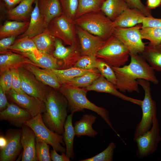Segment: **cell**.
Wrapping results in <instances>:
<instances>
[{"mask_svg": "<svg viewBox=\"0 0 161 161\" xmlns=\"http://www.w3.org/2000/svg\"><path fill=\"white\" fill-rule=\"evenodd\" d=\"M131 61L122 67L111 66L116 78V87L120 92H140L137 80L143 79L154 84L159 83L154 69L147 62L141 54L130 53Z\"/></svg>", "mask_w": 161, "mask_h": 161, "instance_id": "1", "label": "cell"}, {"mask_svg": "<svg viewBox=\"0 0 161 161\" xmlns=\"http://www.w3.org/2000/svg\"><path fill=\"white\" fill-rule=\"evenodd\" d=\"M45 104V111L42 114L44 123L52 131L63 134L68 116V103L66 98L58 90L51 87Z\"/></svg>", "mask_w": 161, "mask_h": 161, "instance_id": "2", "label": "cell"}, {"mask_svg": "<svg viewBox=\"0 0 161 161\" xmlns=\"http://www.w3.org/2000/svg\"><path fill=\"white\" fill-rule=\"evenodd\" d=\"M66 98L68 108L71 113L85 111V109L93 111L100 115L118 137L119 134L114 128L109 118V111L91 102L86 97L85 88H77L62 84L58 90Z\"/></svg>", "mask_w": 161, "mask_h": 161, "instance_id": "3", "label": "cell"}, {"mask_svg": "<svg viewBox=\"0 0 161 161\" xmlns=\"http://www.w3.org/2000/svg\"><path fill=\"white\" fill-rule=\"evenodd\" d=\"M75 24L104 40L113 35L114 21L101 10L88 13L75 19Z\"/></svg>", "mask_w": 161, "mask_h": 161, "instance_id": "4", "label": "cell"}, {"mask_svg": "<svg viewBox=\"0 0 161 161\" xmlns=\"http://www.w3.org/2000/svg\"><path fill=\"white\" fill-rule=\"evenodd\" d=\"M129 57V50L113 35L105 41L96 55L97 59L115 67L125 65Z\"/></svg>", "mask_w": 161, "mask_h": 161, "instance_id": "5", "label": "cell"}, {"mask_svg": "<svg viewBox=\"0 0 161 161\" xmlns=\"http://www.w3.org/2000/svg\"><path fill=\"white\" fill-rule=\"evenodd\" d=\"M137 81L138 84L143 89L145 95L140 106L142 111V117L136 128L134 140L151 129L157 113L156 103L152 97L149 81L141 79H137Z\"/></svg>", "mask_w": 161, "mask_h": 161, "instance_id": "6", "label": "cell"}, {"mask_svg": "<svg viewBox=\"0 0 161 161\" xmlns=\"http://www.w3.org/2000/svg\"><path fill=\"white\" fill-rule=\"evenodd\" d=\"M30 127L36 135V140L44 141L52 146L57 152L65 153V144L62 135L51 130L44 123L42 114H39L27 121L24 124Z\"/></svg>", "mask_w": 161, "mask_h": 161, "instance_id": "7", "label": "cell"}, {"mask_svg": "<svg viewBox=\"0 0 161 161\" xmlns=\"http://www.w3.org/2000/svg\"><path fill=\"white\" fill-rule=\"evenodd\" d=\"M75 25L74 20L62 14L52 19L47 28L55 37L71 46L77 43Z\"/></svg>", "mask_w": 161, "mask_h": 161, "instance_id": "8", "label": "cell"}, {"mask_svg": "<svg viewBox=\"0 0 161 161\" xmlns=\"http://www.w3.org/2000/svg\"><path fill=\"white\" fill-rule=\"evenodd\" d=\"M142 27V24L128 28L116 27L114 28L113 35L123 44L130 53L141 54L145 46L140 33Z\"/></svg>", "mask_w": 161, "mask_h": 161, "instance_id": "9", "label": "cell"}, {"mask_svg": "<svg viewBox=\"0 0 161 161\" xmlns=\"http://www.w3.org/2000/svg\"><path fill=\"white\" fill-rule=\"evenodd\" d=\"M134 141L137 144L136 155L139 159L146 157L156 151L161 141L159 125L157 116L154 118L151 129Z\"/></svg>", "mask_w": 161, "mask_h": 161, "instance_id": "10", "label": "cell"}, {"mask_svg": "<svg viewBox=\"0 0 161 161\" xmlns=\"http://www.w3.org/2000/svg\"><path fill=\"white\" fill-rule=\"evenodd\" d=\"M21 88L27 95L45 103L51 88L38 80L30 72L23 67L18 69Z\"/></svg>", "mask_w": 161, "mask_h": 161, "instance_id": "11", "label": "cell"}, {"mask_svg": "<svg viewBox=\"0 0 161 161\" xmlns=\"http://www.w3.org/2000/svg\"><path fill=\"white\" fill-rule=\"evenodd\" d=\"M52 55L58 61L59 69L73 67L81 55L80 44L77 43L68 47H65L61 40L56 38Z\"/></svg>", "mask_w": 161, "mask_h": 161, "instance_id": "12", "label": "cell"}, {"mask_svg": "<svg viewBox=\"0 0 161 161\" xmlns=\"http://www.w3.org/2000/svg\"><path fill=\"white\" fill-rule=\"evenodd\" d=\"M8 100L29 112L34 117L45 111V103L25 93H19L11 89L6 93Z\"/></svg>", "mask_w": 161, "mask_h": 161, "instance_id": "13", "label": "cell"}, {"mask_svg": "<svg viewBox=\"0 0 161 161\" xmlns=\"http://www.w3.org/2000/svg\"><path fill=\"white\" fill-rule=\"evenodd\" d=\"M21 129H10L6 133L7 143L5 147L0 150V161L15 160L23 149L21 142Z\"/></svg>", "mask_w": 161, "mask_h": 161, "instance_id": "14", "label": "cell"}, {"mask_svg": "<svg viewBox=\"0 0 161 161\" xmlns=\"http://www.w3.org/2000/svg\"><path fill=\"white\" fill-rule=\"evenodd\" d=\"M76 28L81 55L96 57V54L103 45L104 40L94 35L77 26Z\"/></svg>", "mask_w": 161, "mask_h": 161, "instance_id": "15", "label": "cell"}, {"mask_svg": "<svg viewBox=\"0 0 161 161\" xmlns=\"http://www.w3.org/2000/svg\"><path fill=\"white\" fill-rule=\"evenodd\" d=\"M33 117L27 110L12 102L0 112L1 120H6L11 125L19 128Z\"/></svg>", "mask_w": 161, "mask_h": 161, "instance_id": "16", "label": "cell"}, {"mask_svg": "<svg viewBox=\"0 0 161 161\" xmlns=\"http://www.w3.org/2000/svg\"><path fill=\"white\" fill-rule=\"evenodd\" d=\"M87 91H94L97 92L108 93L123 100L140 106L142 100L133 98L124 95L119 91L116 86L108 81L101 75L90 86L85 88Z\"/></svg>", "mask_w": 161, "mask_h": 161, "instance_id": "17", "label": "cell"}, {"mask_svg": "<svg viewBox=\"0 0 161 161\" xmlns=\"http://www.w3.org/2000/svg\"><path fill=\"white\" fill-rule=\"evenodd\" d=\"M21 142L23 152L22 161H37L36 153V135L28 126L23 125L21 127Z\"/></svg>", "mask_w": 161, "mask_h": 161, "instance_id": "18", "label": "cell"}, {"mask_svg": "<svg viewBox=\"0 0 161 161\" xmlns=\"http://www.w3.org/2000/svg\"><path fill=\"white\" fill-rule=\"evenodd\" d=\"M28 64L37 66L29 58L20 54L9 51L0 54V73L8 70L18 69Z\"/></svg>", "mask_w": 161, "mask_h": 161, "instance_id": "19", "label": "cell"}, {"mask_svg": "<svg viewBox=\"0 0 161 161\" xmlns=\"http://www.w3.org/2000/svg\"><path fill=\"white\" fill-rule=\"evenodd\" d=\"M35 6L32 12L29 26L26 31L18 38L27 36L32 38L47 29L44 17L41 14L38 6V0L34 2Z\"/></svg>", "mask_w": 161, "mask_h": 161, "instance_id": "20", "label": "cell"}, {"mask_svg": "<svg viewBox=\"0 0 161 161\" xmlns=\"http://www.w3.org/2000/svg\"><path fill=\"white\" fill-rule=\"evenodd\" d=\"M145 16L139 10L128 7L113 21L115 27H130L142 24Z\"/></svg>", "mask_w": 161, "mask_h": 161, "instance_id": "21", "label": "cell"}, {"mask_svg": "<svg viewBox=\"0 0 161 161\" xmlns=\"http://www.w3.org/2000/svg\"><path fill=\"white\" fill-rule=\"evenodd\" d=\"M18 54L27 57L37 66L41 68L49 69H59L58 60L52 54L42 52L38 49Z\"/></svg>", "mask_w": 161, "mask_h": 161, "instance_id": "22", "label": "cell"}, {"mask_svg": "<svg viewBox=\"0 0 161 161\" xmlns=\"http://www.w3.org/2000/svg\"><path fill=\"white\" fill-rule=\"evenodd\" d=\"M23 67L45 85L57 90L60 87L61 84L55 75L50 69L41 68L38 66L31 64H27Z\"/></svg>", "mask_w": 161, "mask_h": 161, "instance_id": "23", "label": "cell"}, {"mask_svg": "<svg viewBox=\"0 0 161 161\" xmlns=\"http://www.w3.org/2000/svg\"><path fill=\"white\" fill-rule=\"evenodd\" d=\"M35 0H22L15 7L7 10V17L10 20L30 21L33 10L32 5Z\"/></svg>", "mask_w": 161, "mask_h": 161, "instance_id": "24", "label": "cell"}, {"mask_svg": "<svg viewBox=\"0 0 161 161\" xmlns=\"http://www.w3.org/2000/svg\"><path fill=\"white\" fill-rule=\"evenodd\" d=\"M97 118L96 116L92 114H83L79 120L74 124L75 136L78 137L84 135L92 137H95L98 134V132L93 129L92 125Z\"/></svg>", "mask_w": 161, "mask_h": 161, "instance_id": "25", "label": "cell"}, {"mask_svg": "<svg viewBox=\"0 0 161 161\" xmlns=\"http://www.w3.org/2000/svg\"><path fill=\"white\" fill-rule=\"evenodd\" d=\"M38 6L46 24L63 14L59 0H38Z\"/></svg>", "mask_w": 161, "mask_h": 161, "instance_id": "26", "label": "cell"}, {"mask_svg": "<svg viewBox=\"0 0 161 161\" xmlns=\"http://www.w3.org/2000/svg\"><path fill=\"white\" fill-rule=\"evenodd\" d=\"M30 21H7L0 27V39L4 38L17 37L24 33L29 26Z\"/></svg>", "mask_w": 161, "mask_h": 161, "instance_id": "27", "label": "cell"}, {"mask_svg": "<svg viewBox=\"0 0 161 161\" xmlns=\"http://www.w3.org/2000/svg\"><path fill=\"white\" fill-rule=\"evenodd\" d=\"M37 49L40 52L52 55L56 38L47 29L31 38Z\"/></svg>", "mask_w": 161, "mask_h": 161, "instance_id": "28", "label": "cell"}, {"mask_svg": "<svg viewBox=\"0 0 161 161\" xmlns=\"http://www.w3.org/2000/svg\"><path fill=\"white\" fill-rule=\"evenodd\" d=\"M73 113L67 116L64 125L63 139L66 146L65 154L66 156L71 159L75 156L74 151V140L75 135L74 128L72 124Z\"/></svg>", "mask_w": 161, "mask_h": 161, "instance_id": "29", "label": "cell"}, {"mask_svg": "<svg viewBox=\"0 0 161 161\" xmlns=\"http://www.w3.org/2000/svg\"><path fill=\"white\" fill-rule=\"evenodd\" d=\"M128 7L123 0H105L103 3L100 10L114 21Z\"/></svg>", "mask_w": 161, "mask_h": 161, "instance_id": "30", "label": "cell"}, {"mask_svg": "<svg viewBox=\"0 0 161 161\" xmlns=\"http://www.w3.org/2000/svg\"><path fill=\"white\" fill-rule=\"evenodd\" d=\"M142 55L156 71L161 72V45L149 43L145 46Z\"/></svg>", "mask_w": 161, "mask_h": 161, "instance_id": "31", "label": "cell"}, {"mask_svg": "<svg viewBox=\"0 0 161 161\" xmlns=\"http://www.w3.org/2000/svg\"><path fill=\"white\" fill-rule=\"evenodd\" d=\"M50 70L55 75L61 85L73 78L81 76L89 72L100 73L97 68L87 70L74 66L66 69Z\"/></svg>", "mask_w": 161, "mask_h": 161, "instance_id": "32", "label": "cell"}, {"mask_svg": "<svg viewBox=\"0 0 161 161\" xmlns=\"http://www.w3.org/2000/svg\"><path fill=\"white\" fill-rule=\"evenodd\" d=\"M37 49L31 38L26 36L18 38L7 49V51L21 53L31 52Z\"/></svg>", "mask_w": 161, "mask_h": 161, "instance_id": "33", "label": "cell"}, {"mask_svg": "<svg viewBox=\"0 0 161 161\" xmlns=\"http://www.w3.org/2000/svg\"><path fill=\"white\" fill-rule=\"evenodd\" d=\"M103 1L101 0H78L75 19L88 13L100 10Z\"/></svg>", "mask_w": 161, "mask_h": 161, "instance_id": "34", "label": "cell"}, {"mask_svg": "<svg viewBox=\"0 0 161 161\" xmlns=\"http://www.w3.org/2000/svg\"><path fill=\"white\" fill-rule=\"evenodd\" d=\"M100 75L99 73L89 72L73 78L63 84L74 87L86 88L91 85Z\"/></svg>", "mask_w": 161, "mask_h": 161, "instance_id": "35", "label": "cell"}, {"mask_svg": "<svg viewBox=\"0 0 161 161\" xmlns=\"http://www.w3.org/2000/svg\"><path fill=\"white\" fill-rule=\"evenodd\" d=\"M142 39L148 40L154 44L161 43V28L158 27H142L140 30Z\"/></svg>", "mask_w": 161, "mask_h": 161, "instance_id": "36", "label": "cell"}, {"mask_svg": "<svg viewBox=\"0 0 161 161\" xmlns=\"http://www.w3.org/2000/svg\"><path fill=\"white\" fill-rule=\"evenodd\" d=\"M96 68L98 70L102 75L108 81L116 85V76L111 66L103 61L97 59Z\"/></svg>", "mask_w": 161, "mask_h": 161, "instance_id": "37", "label": "cell"}, {"mask_svg": "<svg viewBox=\"0 0 161 161\" xmlns=\"http://www.w3.org/2000/svg\"><path fill=\"white\" fill-rule=\"evenodd\" d=\"M116 145L113 142H111L107 147L102 152L94 156L80 161H112Z\"/></svg>", "mask_w": 161, "mask_h": 161, "instance_id": "38", "label": "cell"}, {"mask_svg": "<svg viewBox=\"0 0 161 161\" xmlns=\"http://www.w3.org/2000/svg\"><path fill=\"white\" fill-rule=\"evenodd\" d=\"M63 14L74 20L78 9V0H59Z\"/></svg>", "mask_w": 161, "mask_h": 161, "instance_id": "39", "label": "cell"}, {"mask_svg": "<svg viewBox=\"0 0 161 161\" xmlns=\"http://www.w3.org/2000/svg\"><path fill=\"white\" fill-rule=\"evenodd\" d=\"M49 145L44 141L36 140V153L37 161H52Z\"/></svg>", "mask_w": 161, "mask_h": 161, "instance_id": "40", "label": "cell"}, {"mask_svg": "<svg viewBox=\"0 0 161 161\" xmlns=\"http://www.w3.org/2000/svg\"><path fill=\"white\" fill-rule=\"evenodd\" d=\"M97 59L94 56L81 55L74 66L87 70L95 69L96 68Z\"/></svg>", "mask_w": 161, "mask_h": 161, "instance_id": "41", "label": "cell"}, {"mask_svg": "<svg viewBox=\"0 0 161 161\" xmlns=\"http://www.w3.org/2000/svg\"><path fill=\"white\" fill-rule=\"evenodd\" d=\"M0 74V86L6 93L12 89V72L8 70Z\"/></svg>", "mask_w": 161, "mask_h": 161, "instance_id": "42", "label": "cell"}, {"mask_svg": "<svg viewBox=\"0 0 161 161\" xmlns=\"http://www.w3.org/2000/svg\"><path fill=\"white\" fill-rule=\"evenodd\" d=\"M130 8L137 9L141 11L145 16H151V10L148 8L141 0H123Z\"/></svg>", "mask_w": 161, "mask_h": 161, "instance_id": "43", "label": "cell"}, {"mask_svg": "<svg viewBox=\"0 0 161 161\" xmlns=\"http://www.w3.org/2000/svg\"><path fill=\"white\" fill-rule=\"evenodd\" d=\"M12 74V89L18 93L24 92L21 88V79L18 69L11 70Z\"/></svg>", "mask_w": 161, "mask_h": 161, "instance_id": "44", "label": "cell"}, {"mask_svg": "<svg viewBox=\"0 0 161 161\" xmlns=\"http://www.w3.org/2000/svg\"><path fill=\"white\" fill-rule=\"evenodd\" d=\"M142 24V27L161 28V18H156L152 16H145L143 20Z\"/></svg>", "mask_w": 161, "mask_h": 161, "instance_id": "45", "label": "cell"}, {"mask_svg": "<svg viewBox=\"0 0 161 161\" xmlns=\"http://www.w3.org/2000/svg\"><path fill=\"white\" fill-rule=\"evenodd\" d=\"M16 37L11 36L4 38L0 40V53L4 54L7 51L8 48L12 45L16 40Z\"/></svg>", "mask_w": 161, "mask_h": 161, "instance_id": "46", "label": "cell"}, {"mask_svg": "<svg viewBox=\"0 0 161 161\" xmlns=\"http://www.w3.org/2000/svg\"><path fill=\"white\" fill-rule=\"evenodd\" d=\"M50 155L52 161H69L70 158L63 152L61 155L58 154L55 150L53 149L50 151Z\"/></svg>", "mask_w": 161, "mask_h": 161, "instance_id": "47", "label": "cell"}, {"mask_svg": "<svg viewBox=\"0 0 161 161\" xmlns=\"http://www.w3.org/2000/svg\"><path fill=\"white\" fill-rule=\"evenodd\" d=\"M6 93L0 86V111L5 109L10 104L8 101Z\"/></svg>", "mask_w": 161, "mask_h": 161, "instance_id": "48", "label": "cell"}, {"mask_svg": "<svg viewBox=\"0 0 161 161\" xmlns=\"http://www.w3.org/2000/svg\"><path fill=\"white\" fill-rule=\"evenodd\" d=\"M22 0H0V4L4 7L7 10L16 7Z\"/></svg>", "mask_w": 161, "mask_h": 161, "instance_id": "49", "label": "cell"}, {"mask_svg": "<svg viewBox=\"0 0 161 161\" xmlns=\"http://www.w3.org/2000/svg\"><path fill=\"white\" fill-rule=\"evenodd\" d=\"M147 7L151 10L160 6L161 5V0H147Z\"/></svg>", "mask_w": 161, "mask_h": 161, "instance_id": "50", "label": "cell"}, {"mask_svg": "<svg viewBox=\"0 0 161 161\" xmlns=\"http://www.w3.org/2000/svg\"><path fill=\"white\" fill-rule=\"evenodd\" d=\"M7 143V139L5 136L0 135V150L4 148Z\"/></svg>", "mask_w": 161, "mask_h": 161, "instance_id": "51", "label": "cell"}, {"mask_svg": "<svg viewBox=\"0 0 161 161\" xmlns=\"http://www.w3.org/2000/svg\"><path fill=\"white\" fill-rule=\"evenodd\" d=\"M102 0V1H104L105 0Z\"/></svg>", "mask_w": 161, "mask_h": 161, "instance_id": "52", "label": "cell"}, {"mask_svg": "<svg viewBox=\"0 0 161 161\" xmlns=\"http://www.w3.org/2000/svg\"></svg>", "mask_w": 161, "mask_h": 161, "instance_id": "53", "label": "cell"}]
</instances>
